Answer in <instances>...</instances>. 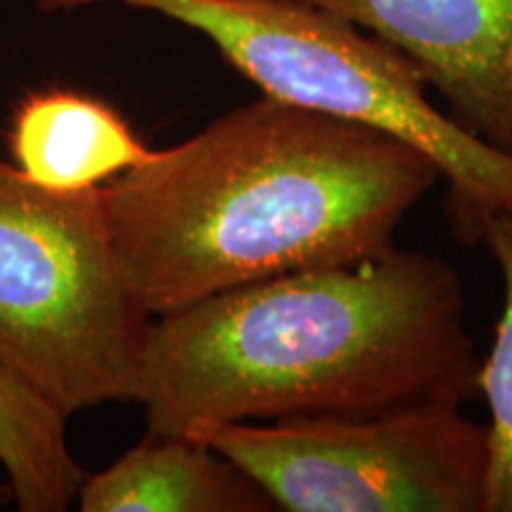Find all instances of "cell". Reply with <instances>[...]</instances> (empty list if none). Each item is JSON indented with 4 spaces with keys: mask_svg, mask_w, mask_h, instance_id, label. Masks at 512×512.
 I'll return each mask as SVG.
<instances>
[{
    "mask_svg": "<svg viewBox=\"0 0 512 512\" xmlns=\"http://www.w3.org/2000/svg\"><path fill=\"white\" fill-rule=\"evenodd\" d=\"M477 370L456 268L392 245L155 316L136 401L147 432L192 437L226 422L465 403Z\"/></svg>",
    "mask_w": 512,
    "mask_h": 512,
    "instance_id": "1",
    "label": "cell"
},
{
    "mask_svg": "<svg viewBox=\"0 0 512 512\" xmlns=\"http://www.w3.org/2000/svg\"><path fill=\"white\" fill-rule=\"evenodd\" d=\"M441 178L418 145L261 98L105 185L114 254L152 318L394 245Z\"/></svg>",
    "mask_w": 512,
    "mask_h": 512,
    "instance_id": "2",
    "label": "cell"
},
{
    "mask_svg": "<svg viewBox=\"0 0 512 512\" xmlns=\"http://www.w3.org/2000/svg\"><path fill=\"white\" fill-rule=\"evenodd\" d=\"M437 401L358 418L226 422L192 434L287 512H484L489 434Z\"/></svg>",
    "mask_w": 512,
    "mask_h": 512,
    "instance_id": "5",
    "label": "cell"
},
{
    "mask_svg": "<svg viewBox=\"0 0 512 512\" xmlns=\"http://www.w3.org/2000/svg\"><path fill=\"white\" fill-rule=\"evenodd\" d=\"M107 0H38L46 12ZM159 12L207 36L266 98L354 119L418 145L448 183L446 216L463 245L482 242L512 204V157L491 150L434 107L406 57L335 12L299 0H114Z\"/></svg>",
    "mask_w": 512,
    "mask_h": 512,
    "instance_id": "3",
    "label": "cell"
},
{
    "mask_svg": "<svg viewBox=\"0 0 512 512\" xmlns=\"http://www.w3.org/2000/svg\"><path fill=\"white\" fill-rule=\"evenodd\" d=\"M83 512H271L268 494L204 441L152 434L83 479Z\"/></svg>",
    "mask_w": 512,
    "mask_h": 512,
    "instance_id": "8",
    "label": "cell"
},
{
    "mask_svg": "<svg viewBox=\"0 0 512 512\" xmlns=\"http://www.w3.org/2000/svg\"><path fill=\"white\" fill-rule=\"evenodd\" d=\"M67 418L0 366V465L19 510L62 512L76 501L86 472L64 432Z\"/></svg>",
    "mask_w": 512,
    "mask_h": 512,
    "instance_id": "9",
    "label": "cell"
},
{
    "mask_svg": "<svg viewBox=\"0 0 512 512\" xmlns=\"http://www.w3.org/2000/svg\"><path fill=\"white\" fill-rule=\"evenodd\" d=\"M482 242L501 268L503 311L489 356L479 363L477 392L489 403V465L484 512H512V204L496 209Z\"/></svg>",
    "mask_w": 512,
    "mask_h": 512,
    "instance_id": "10",
    "label": "cell"
},
{
    "mask_svg": "<svg viewBox=\"0 0 512 512\" xmlns=\"http://www.w3.org/2000/svg\"><path fill=\"white\" fill-rule=\"evenodd\" d=\"M150 325L114 254L105 185L57 192L0 162V366L64 418L136 401Z\"/></svg>",
    "mask_w": 512,
    "mask_h": 512,
    "instance_id": "4",
    "label": "cell"
},
{
    "mask_svg": "<svg viewBox=\"0 0 512 512\" xmlns=\"http://www.w3.org/2000/svg\"><path fill=\"white\" fill-rule=\"evenodd\" d=\"M12 166L41 188H102L155 155L110 102L69 88L17 102L8 128Z\"/></svg>",
    "mask_w": 512,
    "mask_h": 512,
    "instance_id": "7",
    "label": "cell"
},
{
    "mask_svg": "<svg viewBox=\"0 0 512 512\" xmlns=\"http://www.w3.org/2000/svg\"><path fill=\"white\" fill-rule=\"evenodd\" d=\"M406 57L448 117L512 157V0H299Z\"/></svg>",
    "mask_w": 512,
    "mask_h": 512,
    "instance_id": "6",
    "label": "cell"
}]
</instances>
